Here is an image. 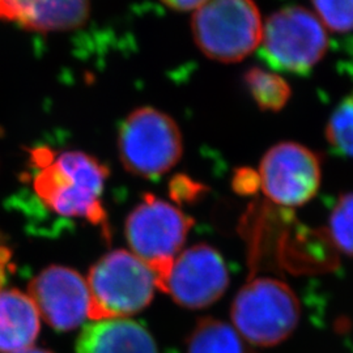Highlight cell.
<instances>
[{
	"label": "cell",
	"instance_id": "6da1fadb",
	"mask_svg": "<svg viewBox=\"0 0 353 353\" xmlns=\"http://www.w3.org/2000/svg\"><path fill=\"white\" fill-rule=\"evenodd\" d=\"M34 203L46 212L80 219L106 230L102 191L109 169L96 157L80 151L57 153L49 147L30 152Z\"/></svg>",
	"mask_w": 353,
	"mask_h": 353
},
{
	"label": "cell",
	"instance_id": "7a4b0ae2",
	"mask_svg": "<svg viewBox=\"0 0 353 353\" xmlns=\"http://www.w3.org/2000/svg\"><path fill=\"white\" fill-rule=\"evenodd\" d=\"M89 318H126L141 312L157 288L154 274L134 252L114 250L92 265L87 280Z\"/></svg>",
	"mask_w": 353,
	"mask_h": 353
},
{
	"label": "cell",
	"instance_id": "3957f363",
	"mask_svg": "<svg viewBox=\"0 0 353 353\" xmlns=\"http://www.w3.org/2000/svg\"><path fill=\"white\" fill-rule=\"evenodd\" d=\"M300 316L296 293L278 279H252L232 305L236 331L256 347H274L287 341L299 326Z\"/></svg>",
	"mask_w": 353,
	"mask_h": 353
},
{
	"label": "cell",
	"instance_id": "277c9868",
	"mask_svg": "<svg viewBox=\"0 0 353 353\" xmlns=\"http://www.w3.org/2000/svg\"><path fill=\"white\" fill-rule=\"evenodd\" d=\"M192 224V219L181 210L152 194L144 195L127 217V242L134 254L151 268L157 288L163 292Z\"/></svg>",
	"mask_w": 353,
	"mask_h": 353
},
{
	"label": "cell",
	"instance_id": "5b68a950",
	"mask_svg": "<svg viewBox=\"0 0 353 353\" xmlns=\"http://www.w3.org/2000/svg\"><path fill=\"white\" fill-rule=\"evenodd\" d=\"M192 34L205 57L236 63L259 48L263 23L252 0H208L192 17Z\"/></svg>",
	"mask_w": 353,
	"mask_h": 353
},
{
	"label": "cell",
	"instance_id": "8992f818",
	"mask_svg": "<svg viewBox=\"0 0 353 353\" xmlns=\"http://www.w3.org/2000/svg\"><path fill=\"white\" fill-rule=\"evenodd\" d=\"M259 46L262 59L272 70L306 75L327 52V30L316 13L290 6L267 19Z\"/></svg>",
	"mask_w": 353,
	"mask_h": 353
},
{
	"label": "cell",
	"instance_id": "52a82bcc",
	"mask_svg": "<svg viewBox=\"0 0 353 353\" xmlns=\"http://www.w3.org/2000/svg\"><path fill=\"white\" fill-rule=\"evenodd\" d=\"M118 151L127 172L153 179L164 176L179 161L182 135L168 114L139 108L128 114L119 127Z\"/></svg>",
	"mask_w": 353,
	"mask_h": 353
},
{
	"label": "cell",
	"instance_id": "ba28073f",
	"mask_svg": "<svg viewBox=\"0 0 353 353\" xmlns=\"http://www.w3.org/2000/svg\"><path fill=\"white\" fill-rule=\"evenodd\" d=\"M258 174L270 201L283 207H300L316 196L322 181V163L303 144L283 141L267 151Z\"/></svg>",
	"mask_w": 353,
	"mask_h": 353
},
{
	"label": "cell",
	"instance_id": "9c48e42d",
	"mask_svg": "<svg viewBox=\"0 0 353 353\" xmlns=\"http://www.w3.org/2000/svg\"><path fill=\"white\" fill-rule=\"evenodd\" d=\"M228 285L229 274L223 256L214 248L199 243L176 255L165 292L182 307L203 309L216 303Z\"/></svg>",
	"mask_w": 353,
	"mask_h": 353
},
{
	"label": "cell",
	"instance_id": "30bf717a",
	"mask_svg": "<svg viewBox=\"0 0 353 353\" xmlns=\"http://www.w3.org/2000/svg\"><path fill=\"white\" fill-rule=\"evenodd\" d=\"M29 297L58 331H71L89 318L88 284L70 267L51 265L39 272L29 284Z\"/></svg>",
	"mask_w": 353,
	"mask_h": 353
},
{
	"label": "cell",
	"instance_id": "8fae6325",
	"mask_svg": "<svg viewBox=\"0 0 353 353\" xmlns=\"http://www.w3.org/2000/svg\"><path fill=\"white\" fill-rule=\"evenodd\" d=\"M89 0H0V19L34 32H63L83 26Z\"/></svg>",
	"mask_w": 353,
	"mask_h": 353
},
{
	"label": "cell",
	"instance_id": "7c38bea8",
	"mask_svg": "<svg viewBox=\"0 0 353 353\" xmlns=\"http://www.w3.org/2000/svg\"><path fill=\"white\" fill-rule=\"evenodd\" d=\"M76 353H160L151 334L125 318L102 319L81 331Z\"/></svg>",
	"mask_w": 353,
	"mask_h": 353
},
{
	"label": "cell",
	"instance_id": "4fadbf2b",
	"mask_svg": "<svg viewBox=\"0 0 353 353\" xmlns=\"http://www.w3.org/2000/svg\"><path fill=\"white\" fill-rule=\"evenodd\" d=\"M39 332V313L33 300L19 290H0V352L32 348Z\"/></svg>",
	"mask_w": 353,
	"mask_h": 353
},
{
	"label": "cell",
	"instance_id": "5bb4252c",
	"mask_svg": "<svg viewBox=\"0 0 353 353\" xmlns=\"http://www.w3.org/2000/svg\"><path fill=\"white\" fill-rule=\"evenodd\" d=\"M188 353H245V348L234 328L214 318H203L190 334Z\"/></svg>",
	"mask_w": 353,
	"mask_h": 353
},
{
	"label": "cell",
	"instance_id": "9a60e30c",
	"mask_svg": "<svg viewBox=\"0 0 353 353\" xmlns=\"http://www.w3.org/2000/svg\"><path fill=\"white\" fill-rule=\"evenodd\" d=\"M243 79L252 100L262 110L279 112L290 101L292 94L290 84L275 72L252 67Z\"/></svg>",
	"mask_w": 353,
	"mask_h": 353
},
{
	"label": "cell",
	"instance_id": "2e32d148",
	"mask_svg": "<svg viewBox=\"0 0 353 353\" xmlns=\"http://www.w3.org/2000/svg\"><path fill=\"white\" fill-rule=\"evenodd\" d=\"M326 138L336 154L353 157V90L331 114Z\"/></svg>",
	"mask_w": 353,
	"mask_h": 353
},
{
	"label": "cell",
	"instance_id": "e0dca14e",
	"mask_svg": "<svg viewBox=\"0 0 353 353\" xmlns=\"http://www.w3.org/2000/svg\"><path fill=\"white\" fill-rule=\"evenodd\" d=\"M328 234L341 252L353 256V192L335 203L328 219Z\"/></svg>",
	"mask_w": 353,
	"mask_h": 353
},
{
	"label": "cell",
	"instance_id": "ac0fdd59",
	"mask_svg": "<svg viewBox=\"0 0 353 353\" xmlns=\"http://www.w3.org/2000/svg\"><path fill=\"white\" fill-rule=\"evenodd\" d=\"M316 17L335 33L353 32V0H312Z\"/></svg>",
	"mask_w": 353,
	"mask_h": 353
},
{
	"label": "cell",
	"instance_id": "d6986e66",
	"mask_svg": "<svg viewBox=\"0 0 353 353\" xmlns=\"http://www.w3.org/2000/svg\"><path fill=\"white\" fill-rule=\"evenodd\" d=\"M203 186L186 176H176L170 183V195L178 203L194 202L201 196Z\"/></svg>",
	"mask_w": 353,
	"mask_h": 353
},
{
	"label": "cell",
	"instance_id": "ffe728a7",
	"mask_svg": "<svg viewBox=\"0 0 353 353\" xmlns=\"http://www.w3.org/2000/svg\"><path fill=\"white\" fill-rule=\"evenodd\" d=\"M261 188L259 174L252 172V169L241 168L236 170L233 176V189L241 195L255 194L256 190Z\"/></svg>",
	"mask_w": 353,
	"mask_h": 353
},
{
	"label": "cell",
	"instance_id": "44dd1931",
	"mask_svg": "<svg viewBox=\"0 0 353 353\" xmlns=\"http://www.w3.org/2000/svg\"><path fill=\"white\" fill-rule=\"evenodd\" d=\"M11 256L12 252L8 246L3 243V237L0 234V290L4 288L8 272L11 271Z\"/></svg>",
	"mask_w": 353,
	"mask_h": 353
},
{
	"label": "cell",
	"instance_id": "7402d4cb",
	"mask_svg": "<svg viewBox=\"0 0 353 353\" xmlns=\"http://www.w3.org/2000/svg\"><path fill=\"white\" fill-rule=\"evenodd\" d=\"M208 0H163L168 7L176 11H191L199 10Z\"/></svg>",
	"mask_w": 353,
	"mask_h": 353
},
{
	"label": "cell",
	"instance_id": "603a6c76",
	"mask_svg": "<svg viewBox=\"0 0 353 353\" xmlns=\"http://www.w3.org/2000/svg\"><path fill=\"white\" fill-rule=\"evenodd\" d=\"M21 353H51L49 351H45V350H33V348H30V350H28V351H24V352Z\"/></svg>",
	"mask_w": 353,
	"mask_h": 353
}]
</instances>
